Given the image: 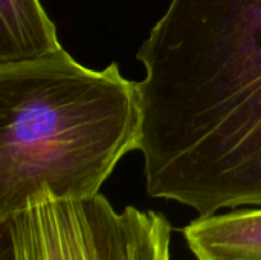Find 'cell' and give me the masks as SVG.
<instances>
[{
	"label": "cell",
	"instance_id": "6da1fadb",
	"mask_svg": "<svg viewBox=\"0 0 261 260\" xmlns=\"http://www.w3.org/2000/svg\"><path fill=\"white\" fill-rule=\"evenodd\" d=\"M136 58L147 195L261 207V0H170Z\"/></svg>",
	"mask_w": 261,
	"mask_h": 260
},
{
	"label": "cell",
	"instance_id": "7a4b0ae2",
	"mask_svg": "<svg viewBox=\"0 0 261 260\" xmlns=\"http://www.w3.org/2000/svg\"><path fill=\"white\" fill-rule=\"evenodd\" d=\"M139 133V87L118 63L90 69L64 48L0 63V221L38 195L101 193Z\"/></svg>",
	"mask_w": 261,
	"mask_h": 260
},
{
	"label": "cell",
	"instance_id": "3957f363",
	"mask_svg": "<svg viewBox=\"0 0 261 260\" xmlns=\"http://www.w3.org/2000/svg\"><path fill=\"white\" fill-rule=\"evenodd\" d=\"M0 228L3 260H173V225L162 213L116 210L101 193L38 195Z\"/></svg>",
	"mask_w": 261,
	"mask_h": 260
},
{
	"label": "cell",
	"instance_id": "277c9868",
	"mask_svg": "<svg viewBox=\"0 0 261 260\" xmlns=\"http://www.w3.org/2000/svg\"><path fill=\"white\" fill-rule=\"evenodd\" d=\"M182 236L196 260H261V207L197 216Z\"/></svg>",
	"mask_w": 261,
	"mask_h": 260
},
{
	"label": "cell",
	"instance_id": "5b68a950",
	"mask_svg": "<svg viewBox=\"0 0 261 260\" xmlns=\"http://www.w3.org/2000/svg\"><path fill=\"white\" fill-rule=\"evenodd\" d=\"M61 48L40 0H0V63L44 57Z\"/></svg>",
	"mask_w": 261,
	"mask_h": 260
},
{
	"label": "cell",
	"instance_id": "8992f818",
	"mask_svg": "<svg viewBox=\"0 0 261 260\" xmlns=\"http://www.w3.org/2000/svg\"><path fill=\"white\" fill-rule=\"evenodd\" d=\"M2 260H3V259H2Z\"/></svg>",
	"mask_w": 261,
	"mask_h": 260
}]
</instances>
